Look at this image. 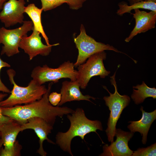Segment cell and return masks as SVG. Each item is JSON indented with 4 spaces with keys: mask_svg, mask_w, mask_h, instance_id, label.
<instances>
[{
    "mask_svg": "<svg viewBox=\"0 0 156 156\" xmlns=\"http://www.w3.org/2000/svg\"><path fill=\"white\" fill-rule=\"evenodd\" d=\"M53 82L48 85L47 92L40 99L24 105H17L9 107H1L2 113L21 124L26 123L32 118H42L53 126L57 117L72 114L74 111L67 107L54 106L49 102L48 96Z\"/></svg>",
    "mask_w": 156,
    "mask_h": 156,
    "instance_id": "obj_1",
    "label": "cell"
},
{
    "mask_svg": "<svg viewBox=\"0 0 156 156\" xmlns=\"http://www.w3.org/2000/svg\"><path fill=\"white\" fill-rule=\"evenodd\" d=\"M71 114L67 115L70 123L68 130L64 133L58 132L55 138L56 143L60 148L73 156L71 143L74 137L79 136L84 140L85 136L88 133L91 132L97 133V130L102 131L103 127L100 121L92 120L88 118L82 108H77Z\"/></svg>",
    "mask_w": 156,
    "mask_h": 156,
    "instance_id": "obj_2",
    "label": "cell"
},
{
    "mask_svg": "<svg viewBox=\"0 0 156 156\" xmlns=\"http://www.w3.org/2000/svg\"><path fill=\"white\" fill-rule=\"evenodd\" d=\"M7 73L10 82L13 86L9 96L0 102L1 107H11L22 104L31 103L40 99L47 91V89L45 86L38 84L33 79L27 86H19L14 80L15 71L10 69L7 70Z\"/></svg>",
    "mask_w": 156,
    "mask_h": 156,
    "instance_id": "obj_3",
    "label": "cell"
},
{
    "mask_svg": "<svg viewBox=\"0 0 156 156\" xmlns=\"http://www.w3.org/2000/svg\"><path fill=\"white\" fill-rule=\"evenodd\" d=\"M116 72L110 77V80L111 83L114 87V93H111L106 86H103L109 94V96H105L103 99L110 112L107 123V127L105 132L109 142L111 143L114 142L117 122L123 109L129 105L130 101L129 96L126 95H121L118 92L115 79Z\"/></svg>",
    "mask_w": 156,
    "mask_h": 156,
    "instance_id": "obj_4",
    "label": "cell"
},
{
    "mask_svg": "<svg viewBox=\"0 0 156 156\" xmlns=\"http://www.w3.org/2000/svg\"><path fill=\"white\" fill-rule=\"evenodd\" d=\"M74 67V64L69 61L65 62L56 68H50L47 65L37 66L32 70L31 77L40 85L47 82L57 83L62 78H69L74 81L77 80L78 75Z\"/></svg>",
    "mask_w": 156,
    "mask_h": 156,
    "instance_id": "obj_5",
    "label": "cell"
},
{
    "mask_svg": "<svg viewBox=\"0 0 156 156\" xmlns=\"http://www.w3.org/2000/svg\"><path fill=\"white\" fill-rule=\"evenodd\" d=\"M80 33L74 38V42L78 51L77 60L74 64L75 67H77L86 62L92 55L105 50H111L125 54L109 44L96 41L86 33L85 27L81 25Z\"/></svg>",
    "mask_w": 156,
    "mask_h": 156,
    "instance_id": "obj_6",
    "label": "cell"
},
{
    "mask_svg": "<svg viewBox=\"0 0 156 156\" xmlns=\"http://www.w3.org/2000/svg\"><path fill=\"white\" fill-rule=\"evenodd\" d=\"M106 55L104 51L96 53L89 57L86 62L77 67L76 80L81 88L85 89L93 77L99 76L101 78H104L108 76L110 72L106 69L103 63Z\"/></svg>",
    "mask_w": 156,
    "mask_h": 156,
    "instance_id": "obj_7",
    "label": "cell"
},
{
    "mask_svg": "<svg viewBox=\"0 0 156 156\" xmlns=\"http://www.w3.org/2000/svg\"><path fill=\"white\" fill-rule=\"evenodd\" d=\"M33 29L32 21H24L20 27L13 29L5 27L0 28V44L2 47L1 54H5L8 57L19 53V44L22 38L27 35V33Z\"/></svg>",
    "mask_w": 156,
    "mask_h": 156,
    "instance_id": "obj_8",
    "label": "cell"
},
{
    "mask_svg": "<svg viewBox=\"0 0 156 156\" xmlns=\"http://www.w3.org/2000/svg\"><path fill=\"white\" fill-rule=\"evenodd\" d=\"M31 34L23 36L19 44V47L23 49L31 60L38 55L43 56L48 55L51 52L52 47L59 44L56 43L49 45H45L42 42L40 33L33 29Z\"/></svg>",
    "mask_w": 156,
    "mask_h": 156,
    "instance_id": "obj_9",
    "label": "cell"
},
{
    "mask_svg": "<svg viewBox=\"0 0 156 156\" xmlns=\"http://www.w3.org/2000/svg\"><path fill=\"white\" fill-rule=\"evenodd\" d=\"M25 0H8L0 12V21L6 28L23 23L25 6Z\"/></svg>",
    "mask_w": 156,
    "mask_h": 156,
    "instance_id": "obj_10",
    "label": "cell"
},
{
    "mask_svg": "<svg viewBox=\"0 0 156 156\" xmlns=\"http://www.w3.org/2000/svg\"><path fill=\"white\" fill-rule=\"evenodd\" d=\"M134 133L125 131L121 129H116L115 136L116 140L111 145L103 146V152L101 156H131L133 151L129 147L128 142L132 138Z\"/></svg>",
    "mask_w": 156,
    "mask_h": 156,
    "instance_id": "obj_11",
    "label": "cell"
},
{
    "mask_svg": "<svg viewBox=\"0 0 156 156\" xmlns=\"http://www.w3.org/2000/svg\"><path fill=\"white\" fill-rule=\"evenodd\" d=\"M53 129V126L44 119L38 117L31 118L26 123L21 125L22 131L27 129H32L34 131L39 139L40 146L37 152L42 156H46L47 154L43 147L44 140H47L50 143L55 144L47 137Z\"/></svg>",
    "mask_w": 156,
    "mask_h": 156,
    "instance_id": "obj_12",
    "label": "cell"
},
{
    "mask_svg": "<svg viewBox=\"0 0 156 156\" xmlns=\"http://www.w3.org/2000/svg\"><path fill=\"white\" fill-rule=\"evenodd\" d=\"M134 10V13L132 14L135 20V25L130 34L125 40L127 42L138 34L145 32L155 27L156 12L152 11L147 12L139 9Z\"/></svg>",
    "mask_w": 156,
    "mask_h": 156,
    "instance_id": "obj_13",
    "label": "cell"
},
{
    "mask_svg": "<svg viewBox=\"0 0 156 156\" xmlns=\"http://www.w3.org/2000/svg\"><path fill=\"white\" fill-rule=\"evenodd\" d=\"M80 87L77 80L63 82L60 90L61 100L57 106H60L66 102L74 101L86 100L92 102L90 99L95 100L96 98L88 95H83L80 90Z\"/></svg>",
    "mask_w": 156,
    "mask_h": 156,
    "instance_id": "obj_14",
    "label": "cell"
},
{
    "mask_svg": "<svg viewBox=\"0 0 156 156\" xmlns=\"http://www.w3.org/2000/svg\"><path fill=\"white\" fill-rule=\"evenodd\" d=\"M142 112V117L137 121H131V124L127 127L131 132H140L142 135V142L143 144H146L147 135L151 125L156 119V110L151 112H145L141 106L140 109Z\"/></svg>",
    "mask_w": 156,
    "mask_h": 156,
    "instance_id": "obj_15",
    "label": "cell"
},
{
    "mask_svg": "<svg viewBox=\"0 0 156 156\" xmlns=\"http://www.w3.org/2000/svg\"><path fill=\"white\" fill-rule=\"evenodd\" d=\"M0 130L4 148L7 150L13 149L18 134L22 131L21 124L12 120L0 126Z\"/></svg>",
    "mask_w": 156,
    "mask_h": 156,
    "instance_id": "obj_16",
    "label": "cell"
},
{
    "mask_svg": "<svg viewBox=\"0 0 156 156\" xmlns=\"http://www.w3.org/2000/svg\"><path fill=\"white\" fill-rule=\"evenodd\" d=\"M42 9L36 7L34 3H30L25 7L24 12L31 20L33 29L39 32L44 39L47 45H49V40L45 33L41 22V16Z\"/></svg>",
    "mask_w": 156,
    "mask_h": 156,
    "instance_id": "obj_17",
    "label": "cell"
},
{
    "mask_svg": "<svg viewBox=\"0 0 156 156\" xmlns=\"http://www.w3.org/2000/svg\"><path fill=\"white\" fill-rule=\"evenodd\" d=\"M133 91L131 98L135 104H139L143 102L147 98L151 97L154 99L156 98V89L155 88H150L142 82L141 85L138 84L133 86Z\"/></svg>",
    "mask_w": 156,
    "mask_h": 156,
    "instance_id": "obj_18",
    "label": "cell"
},
{
    "mask_svg": "<svg viewBox=\"0 0 156 156\" xmlns=\"http://www.w3.org/2000/svg\"><path fill=\"white\" fill-rule=\"evenodd\" d=\"M118 6L119 9L116 13L120 16L126 13H131V10L136 9H144L156 12V2L152 1L142 0L129 5L122 2L118 3Z\"/></svg>",
    "mask_w": 156,
    "mask_h": 156,
    "instance_id": "obj_19",
    "label": "cell"
},
{
    "mask_svg": "<svg viewBox=\"0 0 156 156\" xmlns=\"http://www.w3.org/2000/svg\"><path fill=\"white\" fill-rule=\"evenodd\" d=\"M42 4L41 8L46 11L51 10L66 3L68 4L70 0H40Z\"/></svg>",
    "mask_w": 156,
    "mask_h": 156,
    "instance_id": "obj_20",
    "label": "cell"
},
{
    "mask_svg": "<svg viewBox=\"0 0 156 156\" xmlns=\"http://www.w3.org/2000/svg\"><path fill=\"white\" fill-rule=\"evenodd\" d=\"M156 144L155 143L145 148H139L133 151L132 156H155Z\"/></svg>",
    "mask_w": 156,
    "mask_h": 156,
    "instance_id": "obj_21",
    "label": "cell"
},
{
    "mask_svg": "<svg viewBox=\"0 0 156 156\" xmlns=\"http://www.w3.org/2000/svg\"><path fill=\"white\" fill-rule=\"evenodd\" d=\"M22 148V146L18 143V141H16L14 148L10 150H7L2 148L0 153L1 156H18L20 155V152Z\"/></svg>",
    "mask_w": 156,
    "mask_h": 156,
    "instance_id": "obj_22",
    "label": "cell"
},
{
    "mask_svg": "<svg viewBox=\"0 0 156 156\" xmlns=\"http://www.w3.org/2000/svg\"><path fill=\"white\" fill-rule=\"evenodd\" d=\"M10 65L7 62L3 61L0 57V72L3 67H10ZM0 92L6 93H10V90L3 83L0 77Z\"/></svg>",
    "mask_w": 156,
    "mask_h": 156,
    "instance_id": "obj_23",
    "label": "cell"
},
{
    "mask_svg": "<svg viewBox=\"0 0 156 156\" xmlns=\"http://www.w3.org/2000/svg\"><path fill=\"white\" fill-rule=\"evenodd\" d=\"M61 94L56 92H53L49 94L48 99L49 103L53 106L57 105L61 100Z\"/></svg>",
    "mask_w": 156,
    "mask_h": 156,
    "instance_id": "obj_24",
    "label": "cell"
},
{
    "mask_svg": "<svg viewBox=\"0 0 156 156\" xmlns=\"http://www.w3.org/2000/svg\"><path fill=\"white\" fill-rule=\"evenodd\" d=\"M8 94L7 93H0V102ZM12 120L9 117L3 114L0 106V126Z\"/></svg>",
    "mask_w": 156,
    "mask_h": 156,
    "instance_id": "obj_25",
    "label": "cell"
},
{
    "mask_svg": "<svg viewBox=\"0 0 156 156\" xmlns=\"http://www.w3.org/2000/svg\"><path fill=\"white\" fill-rule=\"evenodd\" d=\"M87 0H70L68 4L69 8L73 10H77L81 8L84 3Z\"/></svg>",
    "mask_w": 156,
    "mask_h": 156,
    "instance_id": "obj_26",
    "label": "cell"
},
{
    "mask_svg": "<svg viewBox=\"0 0 156 156\" xmlns=\"http://www.w3.org/2000/svg\"><path fill=\"white\" fill-rule=\"evenodd\" d=\"M8 0H0V10L2 9L4 3Z\"/></svg>",
    "mask_w": 156,
    "mask_h": 156,
    "instance_id": "obj_27",
    "label": "cell"
},
{
    "mask_svg": "<svg viewBox=\"0 0 156 156\" xmlns=\"http://www.w3.org/2000/svg\"><path fill=\"white\" fill-rule=\"evenodd\" d=\"M129 3V5H131L137 2L142 1V0H127Z\"/></svg>",
    "mask_w": 156,
    "mask_h": 156,
    "instance_id": "obj_28",
    "label": "cell"
},
{
    "mask_svg": "<svg viewBox=\"0 0 156 156\" xmlns=\"http://www.w3.org/2000/svg\"><path fill=\"white\" fill-rule=\"evenodd\" d=\"M3 145V143L2 139L1 138H0V154L1 149L2 148L1 147Z\"/></svg>",
    "mask_w": 156,
    "mask_h": 156,
    "instance_id": "obj_29",
    "label": "cell"
},
{
    "mask_svg": "<svg viewBox=\"0 0 156 156\" xmlns=\"http://www.w3.org/2000/svg\"><path fill=\"white\" fill-rule=\"evenodd\" d=\"M142 0L150 1H152L156 2V0Z\"/></svg>",
    "mask_w": 156,
    "mask_h": 156,
    "instance_id": "obj_30",
    "label": "cell"
},
{
    "mask_svg": "<svg viewBox=\"0 0 156 156\" xmlns=\"http://www.w3.org/2000/svg\"><path fill=\"white\" fill-rule=\"evenodd\" d=\"M1 131L0 130V138H1Z\"/></svg>",
    "mask_w": 156,
    "mask_h": 156,
    "instance_id": "obj_31",
    "label": "cell"
}]
</instances>
